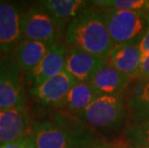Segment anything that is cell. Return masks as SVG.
Returning a JSON list of instances; mask_svg holds the SVG:
<instances>
[{"mask_svg":"<svg viewBox=\"0 0 149 148\" xmlns=\"http://www.w3.org/2000/svg\"><path fill=\"white\" fill-rule=\"evenodd\" d=\"M28 137L33 148H93L99 143L81 119L65 116L34 121Z\"/></svg>","mask_w":149,"mask_h":148,"instance_id":"1","label":"cell"},{"mask_svg":"<svg viewBox=\"0 0 149 148\" xmlns=\"http://www.w3.org/2000/svg\"><path fill=\"white\" fill-rule=\"evenodd\" d=\"M123 148H149V146H133L129 144H122Z\"/></svg>","mask_w":149,"mask_h":148,"instance_id":"25","label":"cell"},{"mask_svg":"<svg viewBox=\"0 0 149 148\" xmlns=\"http://www.w3.org/2000/svg\"><path fill=\"white\" fill-rule=\"evenodd\" d=\"M33 123L32 112L28 105L0 109V145L28 137Z\"/></svg>","mask_w":149,"mask_h":148,"instance_id":"7","label":"cell"},{"mask_svg":"<svg viewBox=\"0 0 149 148\" xmlns=\"http://www.w3.org/2000/svg\"><path fill=\"white\" fill-rule=\"evenodd\" d=\"M65 44L90 54L108 58L113 42L107 30L100 9L87 7L68 24L65 33Z\"/></svg>","mask_w":149,"mask_h":148,"instance_id":"2","label":"cell"},{"mask_svg":"<svg viewBox=\"0 0 149 148\" xmlns=\"http://www.w3.org/2000/svg\"><path fill=\"white\" fill-rule=\"evenodd\" d=\"M139 50H141V59L149 54V13H147V26L143 36L141 37L139 42Z\"/></svg>","mask_w":149,"mask_h":148,"instance_id":"20","label":"cell"},{"mask_svg":"<svg viewBox=\"0 0 149 148\" xmlns=\"http://www.w3.org/2000/svg\"><path fill=\"white\" fill-rule=\"evenodd\" d=\"M65 34L54 17L39 2L25 11L22 18L23 40L54 44Z\"/></svg>","mask_w":149,"mask_h":148,"instance_id":"5","label":"cell"},{"mask_svg":"<svg viewBox=\"0 0 149 148\" xmlns=\"http://www.w3.org/2000/svg\"><path fill=\"white\" fill-rule=\"evenodd\" d=\"M107 65L106 58L68 47L65 71L77 83H91L94 75Z\"/></svg>","mask_w":149,"mask_h":148,"instance_id":"10","label":"cell"},{"mask_svg":"<svg viewBox=\"0 0 149 148\" xmlns=\"http://www.w3.org/2000/svg\"><path fill=\"white\" fill-rule=\"evenodd\" d=\"M0 148H33V146L31 144L29 137H25L18 140L14 141V142L0 145Z\"/></svg>","mask_w":149,"mask_h":148,"instance_id":"22","label":"cell"},{"mask_svg":"<svg viewBox=\"0 0 149 148\" xmlns=\"http://www.w3.org/2000/svg\"><path fill=\"white\" fill-rule=\"evenodd\" d=\"M93 148H123L122 144H102L98 143L94 145Z\"/></svg>","mask_w":149,"mask_h":148,"instance_id":"23","label":"cell"},{"mask_svg":"<svg viewBox=\"0 0 149 148\" xmlns=\"http://www.w3.org/2000/svg\"><path fill=\"white\" fill-rule=\"evenodd\" d=\"M136 79L144 82L149 80V54L141 59V67H139L138 76Z\"/></svg>","mask_w":149,"mask_h":148,"instance_id":"21","label":"cell"},{"mask_svg":"<svg viewBox=\"0 0 149 148\" xmlns=\"http://www.w3.org/2000/svg\"><path fill=\"white\" fill-rule=\"evenodd\" d=\"M79 118L96 129H116L127 119V108L122 95H100Z\"/></svg>","mask_w":149,"mask_h":148,"instance_id":"4","label":"cell"},{"mask_svg":"<svg viewBox=\"0 0 149 148\" xmlns=\"http://www.w3.org/2000/svg\"><path fill=\"white\" fill-rule=\"evenodd\" d=\"M107 60L108 65L112 67L131 77L133 80L136 79L141 64L139 42L113 45Z\"/></svg>","mask_w":149,"mask_h":148,"instance_id":"12","label":"cell"},{"mask_svg":"<svg viewBox=\"0 0 149 148\" xmlns=\"http://www.w3.org/2000/svg\"><path fill=\"white\" fill-rule=\"evenodd\" d=\"M1 56H2V53H1V52H0V57H1Z\"/></svg>","mask_w":149,"mask_h":148,"instance_id":"26","label":"cell"},{"mask_svg":"<svg viewBox=\"0 0 149 148\" xmlns=\"http://www.w3.org/2000/svg\"><path fill=\"white\" fill-rule=\"evenodd\" d=\"M88 5L97 9L149 13V0H95L88 1Z\"/></svg>","mask_w":149,"mask_h":148,"instance_id":"18","label":"cell"},{"mask_svg":"<svg viewBox=\"0 0 149 148\" xmlns=\"http://www.w3.org/2000/svg\"><path fill=\"white\" fill-rule=\"evenodd\" d=\"M113 45L139 42L147 26V13L100 9Z\"/></svg>","mask_w":149,"mask_h":148,"instance_id":"3","label":"cell"},{"mask_svg":"<svg viewBox=\"0 0 149 148\" xmlns=\"http://www.w3.org/2000/svg\"><path fill=\"white\" fill-rule=\"evenodd\" d=\"M23 73L10 54L0 57V109L27 105Z\"/></svg>","mask_w":149,"mask_h":148,"instance_id":"6","label":"cell"},{"mask_svg":"<svg viewBox=\"0 0 149 148\" xmlns=\"http://www.w3.org/2000/svg\"><path fill=\"white\" fill-rule=\"evenodd\" d=\"M53 44L35 40H22L11 55L24 75L33 71Z\"/></svg>","mask_w":149,"mask_h":148,"instance_id":"13","label":"cell"},{"mask_svg":"<svg viewBox=\"0 0 149 148\" xmlns=\"http://www.w3.org/2000/svg\"><path fill=\"white\" fill-rule=\"evenodd\" d=\"M76 83L77 82L64 70L39 86L30 88V94L42 105L60 107Z\"/></svg>","mask_w":149,"mask_h":148,"instance_id":"9","label":"cell"},{"mask_svg":"<svg viewBox=\"0 0 149 148\" xmlns=\"http://www.w3.org/2000/svg\"><path fill=\"white\" fill-rule=\"evenodd\" d=\"M133 79L107 65L94 75L91 85L101 95H121Z\"/></svg>","mask_w":149,"mask_h":148,"instance_id":"14","label":"cell"},{"mask_svg":"<svg viewBox=\"0 0 149 148\" xmlns=\"http://www.w3.org/2000/svg\"><path fill=\"white\" fill-rule=\"evenodd\" d=\"M141 94H149V80L146 82H144L143 86H142L141 91H139Z\"/></svg>","mask_w":149,"mask_h":148,"instance_id":"24","label":"cell"},{"mask_svg":"<svg viewBox=\"0 0 149 148\" xmlns=\"http://www.w3.org/2000/svg\"><path fill=\"white\" fill-rule=\"evenodd\" d=\"M100 95L91 83H76L60 107L79 116Z\"/></svg>","mask_w":149,"mask_h":148,"instance_id":"16","label":"cell"},{"mask_svg":"<svg viewBox=\"0 0 149 148\" xmlns=\"http://www.w3.org/2000/svg\"><path fill=\"white\" fill-rule=\"evenodd\" d=\"M66 51L68 48L61 42L54 43L50 47L36 68L26 75L31 88L39 86L45 80L65 70Z\"/></svg>","mask_w":149,"mask_h":148,"instance_id":"11","label":"cell"},{"mask_svg":"<svg viewBox=\"0 0 149 148\" xmlns=\"http://www.w3.org/2000/svg\"><path fill=\"white\" fill-rule=\"evenodd\" d=\"M25 11L20 5L0 1V52L10 54L22 37V18Z\"/></svg>","mask_w":149,"mask_h":148,"instance_id":"8","label":"cell"},{"mask_svg":"<svg viewBox=\"0 0 149 148\" xmlns=\"http://www.w3.org/2000/svg\"><path fill=\"white\" fill-rule=\"evenodd\" d=\"M128 124H138L149 121V94L130 96L126 102Z\"/></svg>","mask_w":149,"mask_h":148,"instance_id":"17","label":"cell"},{"mask_svg":"<svg viewBox=\"0 0 149 148\" xmlns=\"http://www.w3.org/2000/svg\"><path fill=\"white\" fill-rule=\"evenodd\" d=\"M124 137L129 145L149 146V121L138 124H128Z\"/></svg>","mask_w":149,"mask_h":148,"instance_id":"19","label":"cell"},{"mask_svg":"<svg viewBox=\"0 0 149 148\" xmlns=\"http://www.w3.org/2000/svg\"><path fill=\"white\" fill-rule=\"evenodd\" d=\"M39 4L52 15L65 33L71 20L90 6L88 1L84 0H42Z\"/></svg>","mask_w":149,"mask_h":148,"instance_id":"15","label":"cell"}]
</instances>
